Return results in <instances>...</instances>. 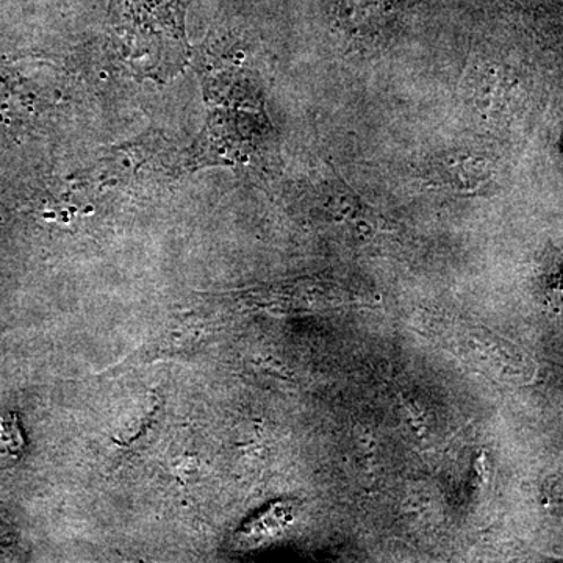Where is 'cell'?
I'll use <instances>...</instances> for the list:
<instances>
[{
    "mask_svg": "<svg viewBox=\"0 0 563 563\" xmlns=\"http://www.w3.org/2000/svg\"><path fill=\"white\" fill-rule=\"evenodd\" d=\"M490 176V165L481 155L454 152L437 158L432 166V179L442 181L455 190H476Z\"/></svg>",
    "mask_w": 563,
    "mask_h": 563,
    "instance_id": "7a4b0ae2",
    "label": "cell"
},
{
    "mask_svg": "<svg viewBox=\"0 0 563 563\" xmlns=\"http://www.w3.org/2000/svg\"><path fill=\"white\" fill-rule=\"evenodd\" d=\"M396 0H339L336 20L351 32H368L395 11Z\"/></svg>",
    "mask_w": 563,
    "mask_h": 563,
    "instance_id": "3957f363",
    "label": "cell"
},
{
    "mask_svg": "<svg viewBox=\"0 0 563 563\" xmlns=\"http://www.w3.org/2000/svg\"><path fill=\"white\" fill-rule=\"evenodd\" d=\"M109 20L129 54L143 57L154 44L158 49L169 44L187 55L184 0H110Z\"/></svg>",
    "mask_w": 563,
    "mask_h": 563,
    "instance_id": "6da1fadb",
    "label": "cell"
},
{
    "mask_svg": "<svg viewBox=\"0 0 563 563\" xmlns=\"http://www.w3.org/2000/svg\"><path fill=\"white\" fill-rule=\"evenodd\" d=\"M25 440L14 413H0V470L16 465L24 455Z\"/></svg>",
    "mask_w": 563,
    "mask_h": 563,
    "instance_id": "277c9868",
    "label": "cell"
}]
</instances>
